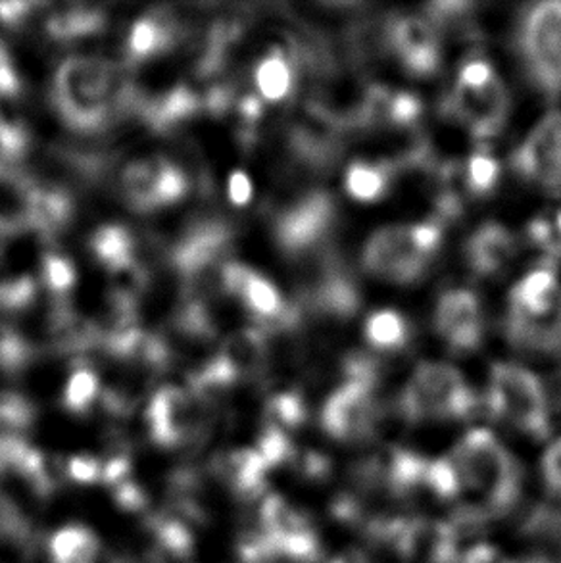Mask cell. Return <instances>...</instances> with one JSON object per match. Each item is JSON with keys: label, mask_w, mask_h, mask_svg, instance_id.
<instances>
[{"label": "cell", "mask_w": 561, "mask_h": 563, "mask_svg": "<svg viewBox=\"0 0 561 563\" xmlns=\"http://www.w3.org/2000/svg\"><path fill=\"white\" fill-rule=\"evenodd\" d=\"M300 64L295 58H288L280 48L267 54L264 60H260L254 71L258 97L266 102H283L296 91L298 85Z\"/></svg>", "instance_id": "9a60e30c"}, {"label": "cell", "mask_w": 561, "mask_h": 563, "mask_svg": "<svg viewBox=\"0 0 561 563\" xmlns=\"http://www.w3.org/2000/svg\"><path fill=\"white\" fill-rule=\"evenodd\" d=\"M229 198L235 206H244L251 202L252 184L243 172H235L229 179Z\"/></svg>", "instance_id": "f546056e"}, {"label": "cell", "mask_w": 561, "mask_h": 563, "mask_svg": "<svg viewBox=\"0 0 561 563\" xmlns=\"http://www.w3.org/2000/svg\"><path fill=\"white\" fill-rule=\"evenodd\" d=\"M123 195L135 210H152L158 206L174 205L189 189L187 177L174 164L151 156L131 162L122 174Z\"/></svg>", "instance_id": "8fae6325"}, {"label": "cell", "mask_w": 561, "mask_h": 563, "mask_svg": "<svg viewBox=\"0 0 561 563\" xmlns=\"http://www.w3.org/2000/svg\"><path fill=\"white\" fill-rule=\"evenodd\" d=\"M116 76L105 60L69 58L54 79V100L62 118L77 131H97L107 125L116 107H123L125 89L116 95Z\"/></svg>", "instance_id": "52a82bcc"}, {"label": "cell", "mask_w": 561, "mask_h": 563, "mask_svg": "<svg viewBox=\"0 0 561 563\" xmlns=\"http://www.w3.org/2000/svg\"><path fill=\"white\" fill-rule=\"evenodd\" d=\"M33 416V406L20 396L0 398V450L25 442Z\"/></svg>", "instance_id": "ffe728a7"}, {"label": "cell", "mask_w": 561, "mask_h": 563, "mask_svg": "<svg viewBox=\"0 0 561 563\" xmlns=\"http://www.w3.org/2000/svg\"><path fill=\"white\" fill-rule=\"evenodd\" d=\"M195 396L177 387L162 388L152 398L146 419L152 441L164 449H175L200 429V408Z\"/></svg>", "instance_id": "7c38bea8"}, {"label": "cell", "mask_w": 561, "mask_h": 563, "mask_svg": "<svg viewBox=\"0 0 561 563\" xmlns=\"http://www.w3.org/2000/svg\"><path fill=\"white\" fill-rule=\"evenodd\" d=\"M354 53L365 68L391 77L400 89L429 84L444 74V31L429 15H372L354 31Z\"/></svg>", "instance_id": "7a4b0ae2"}, {"label": "cell", "mask_w": 561, "mask_h": 563, "mask_svg": "<svg viewBox=\"0 0 561 563\" xmlns=\"http://www.w3.org/2000/svg\"><path fill=\"white\" fill-rule=\"evenodd\" d=\"M69 218L72 200L66 192L31 185L28 228L37 229L45 235H56L68 225Z\"/></svg>", "instance_id": "2e32d148"}, {"label": "cell", "mask_w": 561, "mask_h": 563, "mask_svg": "<svg viewBox=\"0 0 561 563\" xmlns=\"http://www.w3.org/2000/svg\"><path fill=\"white\" fill-rule=\"evenodd\" d=\"M174 43V31L158 18L139 20L130 35V54L135 62L146 60L154 54L162 53Z\"/></svg>", "instance_id": "44dd1931"}, {"label": "cell", "mask_w": 561, "mask_h": 563, "mask_svg": "<svg viewBox=\"0 0 561 563\" xmlns=\"http://www.w3.org/2000/svg\"><path fill=\"white\" fill-rule=\"evenodd\" d=\"M198 99L195 92L187 87H177L167 92L166 97L156 100L151 107L144 108V115L152 128L164 131L175 123L187 120L197 112Z\"/></svg>", "instance_id": "d6986e66"}, {"label": "cell", "mask_w": 561, "mask_h": 563, "mask_svg": "<svg viewBox=\"0 0 561 563\" xmlns=\"http://www.w3.org/2000/svg\"><path fill=\"white\" fill-rule=\"evenodd\" d=\"M35 292H37V285L28 275L12 282H2L0 283V310H8V312L23 310L31 305Z\"/></svg>", "instance_id": "d4e9b609"}, {"label": "cell", "mask_w": 561, "mask_h": 563, "mask_svg": "<svg viewBox=\"0 0 561 563\" xmlns=\"http://www.w3.org/2000/svg\"><path fill=\"white\" fill-rule=\"evenodd\" d=\"M91 249L97 258L116 274L120 269L138 264L135 262V241L125 228L107 225L99 229L91 239Z\"/></svg>", "instance_id": "e0dca14e"}, {"label": "cell", "mask_w": 561, "mask_h": 563, "mask_svg": "<svg viewBox=\"0 0 561 563\" xmlns=\"http://www.w3.org/2000/svg\"><path fill=\"white\" fill-rule=\"evenodd\" d=\"M419 339L425 336L442 362L470 358L481 351L491 329V318L477 290L460 283L432 295L424 323L418 325Z\"/></svg>", "instance_id": "5b68a950"}, {"label": "cell", "mask_w": 561, "mask_h": 563, "mask_svg": "<svg viewBox=\"0 0 561 563\" xmlns=\"http://www.w3.org/2000/svg\"><path fill=\"white\" fill-rule=\"evenodd\" d=\"M99 395V379L91 369H77L68 380V387L64 393V406L76 416H84L91 408L95 398Z\"/></svg>", "instance_id": "cb8c5ba5"}, {"label": "cell", "mask_w": 561, "mask_h": 563, "mask_svg": "<svg viewBox=\"0 0 561 563\" xmlns=\"http://www.w3.org/2000/svg\"><path fill=\"white\" fill-rule=\"evenodd\" d=\"M506 162V172L542 197H561V110L540 118L517 141Z\"/></svg>", "instance_id": "ba28073f"}, {"label": "cell", "mask_w": 561, "mask_h": 563, "mask_svg": "<svg viewBox=\"0 0 561 563\" xmlns=\"http://www.w3.org/2000/svg\"><path fill=\"white\" fill-rule=\"evenodd\" d=\"M102 467L97 457L76 456L68 460L69 479L77 481L81 485H92L102 481Z\"/></svg>", "instance_id": "4316f807"}, {"label": "cell", "mask_w": 561, "mask_h": 563, "mask_svg": "<svg viewBox=\"0 0 561 563\" xmlns=\"http://www.w3.org/2000/svg\"><path fill=\"white\" fill-rule=\"evenodd\" d=\"M152 531L158 539L160 547L175 558L190 556V552L195 549L193 534L189 529L183 526L177 519L154 518L151 521Z\"/></svg>", "instance_id": "603a6c76"}, {"label": "cell", "mask_w": 561, "mask_h": 563, "mask_svg": "<svg viewBox=\"0 0 561 563\" xmlns=\"http://www.w3.org/2000/svg\"><path fill=\"white\" fill-rule=\"evenodd\" d=\"M33 4H25V2H2L0 4V20L7 23H15L20 18L30 12Z\"/></svg>", "instance_id": "4dcf8cb0"}, {"label": "cell", "mask_w": 561, "mask_h": 563, "mask_svg": "<svg viewBox=\"0 0 561 563\" xmlns=\"http://www.w3.org/2000/svg\"><path fill=\"white\" fill-rule=\"evenodd\" d=\"M358 351L383 364L408 356L419 341L418 323L395 306L365 308L356 323Z\"/></svg>", "instance_id": "30bf717a"}, {"label": "cell", "mask_w": 561, "mask_h": 563, "mask_svg": "<svg viewBox=\"0 0 561 563\" xmlns=\"http://www.w3.org/2000/svg\"><path fill=\"white\" fill-rule=\"evenodd\" d=\"M130 473V460L122 456V454H118V456L112 457V460L107 462L105 467H102V481H105L107 485H110V487H118V485H122L123 481H128Z\"/></svg>", "instance_id": "f1b7e54d"}, {"label": "cell", "mask_w": 561, "mask_h": 563, "mask_svg": "<svg viewBox=\"0 0 561 563\" xmlns=\"http://www.w3.org/2000/svg\"><path fill=\"white\" fill-rule=\"evenodd\" d=\"M519 74L540 97L561 102V2L532 4L514 22Z\"/></svg>", "instance_id": "8992f818"}, {"label": "cell", "mask_w": 561, "mask_h": 563, "mask_svg": "<svg viewBox=\"0 0 561 563\" xmlns=\"http://www.w3.org/2000/svg\"><path fill=\"white\" fill-rule=\"evenodd\" d=\"M521 252L519 233L498 221H483L465 229L455 243L458 274L462 283L475 287L481 283L502 282Z\"/></svg>", "instance_id": "9c48e42d"}, {"label": "cell", "mask_w": 561, "mask_h": 563, "mask_svg": "<svg viewBox=\"0 0 561 563\" xmlns=\"http://www.w3.org/2000/svg\"><path fill=\"white\" fill-rule=\"evenodd\" d=\"M440 99L439 114L468 145L493 146L512 112V95L498 64L477 46L460 56Z\"/></svg>", "instance_id": "277c9868"}, {"label": "cell", "mask_w": 561, "mask_h": 563, "mask_svg": "<svg viewBox=\"0 0 561 563\" xmlns=\"http://www.w3.org/2000/svg\"><path fill=\"white\" fill-rule=\"evenodd\" d=\"M519 239L521 244L537 251L540 260L561 262V197L550 198L542 210L525 221Z\"/></svg>", "instance_id": "5bb4252c"}, {"label": "cell", "mask_w": 561, "mask_h": 563, "mask_svg": "<svg viewBox=\"0 0 561 563\" xmlns=\"http://www.w3.org/2000/svg\"><path fill=\"white\" fill-rule=\"evenodd\" d=\"M43 277H45L46 287L56 295H66L76 285V269L68 260L56 254L45 256Z\"/></svg>", "instance_id": "484cf974"}, {"label": "cell", "mask_w": 561, "mask_h": 563, "mask_svg": "<svg viewBox=\"0 0 561 563\" xmlns=\"http://www.w3.org/2000/svg\"><path fill=\"white\" fill-rule=\"evenodd\" d=\"M114 498L118 506L125 511H141L146 508L148 498L144 495L143 488L133 481H123L122 485L114 487Z\"/></svg>", "instance_id": "83f0119b"}, {"label": "cell", "mask_w": 561, "mask_h": 563, "mask_svg": "<svg viewBox=\"0 0 561 563\" xmlns=\"http://www.w3.org/2000/svg\"><path fill=\"white\" fill-rule=\"evenodd\" d=\"M494 331L521 366H561V277L558 264L532 260L509 277Z\"/></svg>", "instance_id": "6da1fadb"}, {"label": "cell", "mask_w": 561, "mask_h": 563, "mask_svg": "<svg viewBox=\"0 0 561 563\" xmlns=\"http://www.w3.org/2000/svg\"><path fill=\"white\" fill-rule=\"evenodd\" d=\"M447 229L427 213L373 229L356 252L358 279L391 289L424 285L448 249Z\"/></svg>", "instance_id": "3957f363"}, {"label": "cell", "mask_w": 561, "mask_h": 563, "mask_svg": "<svg viewBox=\"0 0 561 563\" xmlns=\"http://www.w3.org/2000/svg\"><path fill=\"white\" fill-rule=\"evenodd\" d=\"M53 563H99L100 542L85 527H66L51 541Z\"/></svg>", "instance_id": "ac0fdd59"}, {"label": "cell", "mask_w": 561, "mask_h": 563, "mask_svg": "<svg viewBox=\"0 0 561 563\" xmlns=\"http://www.w3.org/2000/svg\"><path fill=\"white\" fill-rule=\"evenodd\" d=\"M408 172L398 168L391 162L358 154L350 158L341 169H337L339 190L346 202L356 206L381 205L391 197L400 177Z\"/></svg>", "instance_id": "4fadbf2b"}, {"label": "cell", "mask_w": 561, "mask_h": 563, "mask_svg": "<svg viewBox=\"0 0 561 563\" xmlns=\"http://www.w3.org/2000/svg\"><path fill=\"white\" fill-rule=\"evenodd\" d=\"M102 27V15L92 10H69L66 14L53 15L46 30L56 38H76L89 35Z\"/></svg>", "instance_id": "7402d4cb"}]
</instances>
